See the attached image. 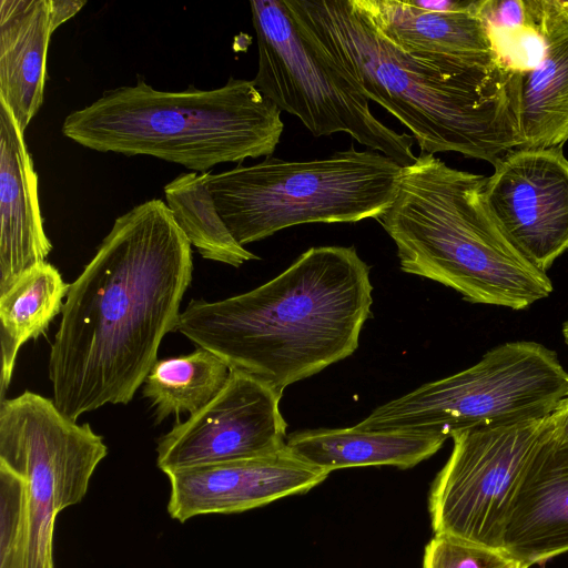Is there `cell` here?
<instances>
[{"label": "cell", "mask_w": 568, "mask_h": 568, "mask_svg": "<svg viewBox=\"0 0 568 568\" xmlns=\"http://www.w3.org/2000/svg\"><path fill=\"white\" fill-rule=\"evenodd\" d=\"M191 244L165 202L120 215L70 284L51 346L53 403L77 420L106 404H128L176 328L192 280Z\"/></svg>", "instance_id": "6da1fadb"}, {"label": "cell", "mask_w": 568, "mask_h": 568, "mask_svg": "<svg viewBox=\"0 0 568 568\" xmlns=\"http://www.w3.org/2000/svg\"><path fill=\"white\" fill-rule=\"evenodd\" d=\"M284 3L315 51L404 124L420 152H456L495 165L519 148L521 72L498 55L439 69L390 43L361 0Z\"/></svg>", "instance_id": "7a4b0ae2"}, {"label": "cell", "mask_w": 568, "mask_h": 568, "mask_svg": "<svg viewBox=\"0 0 568 568\" xmlns=\"http://www.w3.org/2000/svg\"><path fill=\"white\" fill-rule=\"evenodd\" d=\"M372 291L354 246L311 247L252 291L192 300L175 331L282 395L356 351Z\"/></svg>", "instance_id": "3957f363"}, {"label": "cell", "mask_w": 568, "mask_h": 568, "mask_svg": "<svg viewBox=\"0 0 568 568\" xmlns=\"http://www.w3.org/2000/svg\"><path fill=\"white\" fill-rule=\"evenodd\" d=\"M486 178L420 152L403 169L396 196L376 221L400 270L438 282L470 303L524 310L552 292L499 226L484 196Z\"/></svg>", "instance_id": "277c9868"}, {"label": "cell", "mask_w": 568, "mask_h": 568, "mask_svg": "<svg viewBox=\"0 0 568 568\" xmlns=\"http://www.w3.org/2000/svg\"><path fill=\"white\" fill-rule=\"evenodd\" d=\"M281 112L252 80L162 91L139 79L70 113L62 133L98 152L150 155L205 173L272 155L284 129Z\"/></svg>", "instance_id": "5b68a950"}, {"label": "cell", "mask_w": 568, "mask_h": 568, "mask_svg": "<svg viewBox=\"0 0 568 568\" xmlns=\"http://www.w3.org/2000/svg\"><path fill=\"white\" fill-rule=\"evenodd\" d=\"M403 166L383 153L344 151L310 161L272 155L253 165L207 172L216 210L242 245L308 223L379 217L393 203Z\"/></svg>", "instance_id": "8992f818"}, {"label": "cell", "mask_w": 568, "mask_h": 568, "mask_svg": "<svg viewBox=\"0 0 568 568\" xmlns=\"http://www.w3.org/2000/svg\"><path fill=\"white\" fill-rule=\"evenodd\" d=\"M568 394V373L536 342H508L475 365L376 407L362 429H415L446 438L479 427L547 418Z\"/></svg>", "instance_id": "52a82bcc"}, {"label": "cell", "mask_w": 568, "mask_h": 568, "mask_svg": "<svg viewBox=\"0 0 568 568\" xmlns=\"http://www.w3.org/2000/svg\"><path fill=\"white\" fill-rule=\"evenodd\" d=\"M250 7L258 52L252 81L268 100L314 136L347 133L403 168L414 163V138L373 114L368 100L303 38L284 0L250 1Z\"/></svg>", "instance_id": "ba28073f"}, {"label": "cell", "mask_w": 568, "mask_h": 568, "mask_svg": "<svg viewBox=\"0 0 568 568\" xmlns=\"http://www.w3.org/2000/svg\"><path fill=\"white\" fill-rule=\"evenodd\" d=\"M102 436L63 415L52 399L26 390L0 403V465L24 481L27 542L23 568H54L57 516L85 496L106 456Z\"/></svg>", "instance_id": "9c48e42d"}, {"label": "cell", "mask_w": 568, "mask_h": 568, "mask_svg": "<svg viewBox=\"0 0 568 568\" xmlns=\"http://www.w3.org/2000/svg\"><path fill=\"white\" fill-rule=\"evenodd\" d=\"M546 430V418L455 433L428 499L434 535L503 549L516 487Z\"/></svg>", "instance_id": "30bf717a"}, {"label": "cell", "mask_w": 568, "mask_h": 568, "mask_svg": "<svg viewBox=\"0 0 568 568\" xmlns=\"http://www.w3.org/2000/svg\"><path fill=\"white\" fill-rule=\"evenodd\" d=\"M282 395L235 369L219 392L186 422L176 423L156 447V465L168 474L277 452L286 446Z\"/></svg>", "instance_id": "8fae6325"}, {"label": "cell", "mask_w": 568, "mask_h": 568, "mask_svg": "<svg viewBox=\"0 0 568 568\" xmlns=\"http://www.w3.org/2000/svg\"><path fill=\"white\" fill-rule=\"evenodd\" d=\"M486 178L493 216L536 267L546 272L568 250V160L562 148L515 149Z\"/></svg>", "instance_id": "7c38bea8"}, {"label": "cell", "mask_w": 568, "mask_h": 568, "mask_svg": "<svg viewBox=\"0 0 568 568\" xmlns=\"http://www.w3.org/2000/svg\"><path fill=\"white\" fill-rule=\"evenodd\" d=\"M328 475L287 446L254 458L182 469L166 475L168 513L180 523L200 515L242 513L307 493Z\"/></svg>", "instance_id": "4fadbf2b"}, {"label": "cell", "mask_w": 568, "mask_h": 568, "mask_svg": "<svg viewBox=\"0 0 568 568\" xmlns=\"http://www.w3.org/2000/svg\"><path fill=\"white\" fill-rule=\"evenodd\" d=\"M503 550L528 568L568 551V447L546 430L509 506Z\"/></svg>", "instance_id": "5bb4252c"}, {"label": "cell", "mask_w": 568, "mask_h": 568, "mask_svg": "<svg viewBox=\"0 0 568 568\" xmlns=\"http://www.w3.org/2000/svg\"><path fill=\"white\" fill-rule=\"evenodd\" d=\"M24 133L0 100V294L52 250Z\"/></svg>", "instance_id": "9a60e30c"}, {"label": "cell", "mask_w": 568, "mask_h": 568, "mask_svg": "<svg viewBox=\"0 0 568 568\" xmlns=\"http://www.w3.org/2000/svg\"><path fill=\"white\" fill-rule=\"evenodd\" d=\"M481 1V0H480ZM377 30L408 57L452 69L498 55L489 30L473 11H424L408 0H361Z\"/></svg>", "instance_id": "2e32d148"}, {"label": "cell", "mask_w": 568, "mask_h": 568, "mask_svg": "<svg viewBox=\"0 0 568 568\" xmlns=\"http://www.w3.org/2000/svg\"><path fill=\"white\" fill-rule=\"evenodd\" d=\"M50 0L0 1V100L24 133L43 103Z\"/></svg>", "instance_id": "e0dca14e"}, {"label": "cell", "mask_w": 568, "mask_h": 568, "mask_svg": "<svg viewBox=\"0 0 568 568\" xmlns=\"http://www.w3.org/2000/svg\"><path fill=\"white\" fill-rule=\"evenodd\" d=\"M447 438L415 429L318 428L287 435L286 446L327 473L348 467L412 468L432 457Z\"/></svg>", "instance_id": "ac0fdd59"}, {"label": "cell", "mask_w": 568, "mask_h": 568, "mask_svg": "<svg viewBox=\"0 0 568 568\" xmlns=\"http://www.w3.org/2000/svg\"><path fill=\"white\" fill-rule=\"evenodd\" d=\"M542 41L541 60L520 77L518 149L562 148L568 141V32Z\"/></svg>", "instance_id": "d6986e66"}, {"label": "cell", "mask_w": 568, "mask_h": 568, "mask_svg": "<svg viewBox=\"0 0 568 568\" xmlns=\"http://www.w3.org/2000/svg\"><path fill=\"white\" fill-rule=\"evenodd\" d=\"M70 284L55 266L40 262L0 294L1 400L4 399L20 347L44 334L62 312Z\"/></svg>", "instance_id": "ffe728a7"}, {"label": "cell", "mask_w": 568, "mask_h": 568, "mask_svg": "<svg viewBox=\"0 0 568 568\" xmlns=\"http://www.w3.org/2000/svg\"><path fill=\"white\" fill-rule=\"evenodd\" d=\"M230 372L222 358L199 347L186 355L158 359L143 383V396L150 400L156 423L172 414L193 415L219 394Z\"/></svg>", "instance_id": "44dd1931"}, {"label": "cell", "mask_w": 568, "mask_h": 568, "mask_svg": "<svg viewBox=\"0 0 568 568\" xmlns=\"http://www.w3.org/2000/svg\"><path fill=\"white\" fill-rule=\"evenodd\" d=\"M207 172L178 175L164 186L166 205L191 245L203 258L239 267L258 260L231 234L206 183Z\"/></svg>", "instance_id": "7402d4cb"}, {"label": "cell", "mask_w": 568, "mask_h": 568, "mask_svg": "<svg viewBox=\"0 0 568 568\" xmlns=\"http://www.w3.org/2000/svg\"><path fill=\"white\" fill-rule=\"evenodd\" d=\"M27 527L24 481L0 465V568H23Z\"/></svg>", "instance_id": "603a6c76"}, {"label": "cell", "mask_w": 568, "mask_h": 568, "mask_svg": "<svg viewBox=\"0 0 568 568\" xmlns=\"http://www.w3.org/2000/svg\"><path fill=\"white\" fill-rule=\"evenodd\" d=\"M423 568H524L503 549L434 535L424 550Z\"/></svg>", "instance_id": "cb8c5ba5"}, {"label": "cell", "mask_w": 568, "mask_h": 568, "mask_svg": "<svg viewBox=\"0 0 568 568\" xmlns=\"http://www.w3.org/2000/svg\"><path fill=\"white\" fill-rule=\"evenodd\" d=\"M526 4L541 40L568 32V1L526 0Z\"/></svg>", "instance_id": "d4e9b609"}, {"label": "cell", "mask_w": 568, "mask_h": 568, "mask_svg": "<svg viewBox=\"0 0 568 568\" xmlns=\"http://www.w3.org/2000/svg\"><path fill=\"white\" fill-rule=\"evenodd\" d=\"M546 422L549 436L561 446L568 447V394L559 402Z\"/></svg>", "instance_id": "484cf974"}, {"label": "cell", "mask_w": 568, "mask_h": 568, "mask_svg": "<svg viewBox=\"0 0 568 568\" xmlns=\"http://www.w3.org/2000/svg\"><path fill=\"white\" fill-rule=\"evenodd\" d=\"M410 4L432 12H459L478 9L480 0H408Z\"/></svg>", "instance_id": "4316f807"}, {"label": "cell", "mask_w": 568, "mask_h": 568, "mask_svg": "<svg viewBox=\"0 0 568 568\" xmlns=\"http://www.w3.org/2000/svg\"><path fill=\"white\" fill-rule=\"evenodd\" d=\"M51 16L54 30L77 14L87 3L79 0H50Z\"/></svg>", "instance_id": "83f0119b"}, {"label": "cell", "mask_w": 568, "mask_h": 568, "mask_svg": "<svg viewBox=\"0 0 568 568\" xmlns=\"http://www.w3.org/2000/svg\"><path fill=\"white\" fill-rule=\"evenodd\" d=\"M562 334H564L566 344L568 345V321H566L562 326Z\"/></svg>", "instance_id": "f1b7e54d"}]
</instances>
